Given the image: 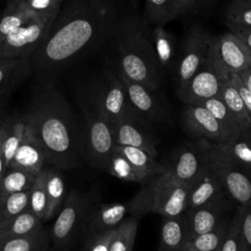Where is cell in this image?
I'll list each match as a JSON object with an SVG mask.
<instances>
[{"mask_svg":"<svg viewBox=\"0 0 251 251\" xmlns=\"http://www.w3.org/2000/svg\"><path fill=\"white\" fill-rule=\"evenodd\" d=\"M183 251H188V250H185V249H183Z\"/></svg>","mask_w":251,"mask_h":251,"instance_id":"obj_55","label":"cell"},{"mask_svg":"<svg viewBox=\"0 0 251 251\" xmlns=\"http://www.w3.org/2000/svg\"><path fill=\"white\" fill-rule=\"evenodd\" d=\"M49 243L50 235L42 227L31 234L0 242V251H47Z\"/></svg>","mask_w":251,"mask_h":251,"instance_id":"obj_32","label":"cell"},{"mask_svg":"<svg viewBox=\"0 0 251 251\" xmlns=\"http://www.w3.org/2000/svg\"><path fill=\"white\" fill-rule=\"evenodd\" d=\"M12 1H14L15 3H21V2H23V1H25V0H12Z\"/></svg>","mask_w":251,"mask_h":251,"instance_id":"obj_51","label":"cell"},{"mask_svg":"<svg viewBox=\"0 0 251 251\" xmlns=\"http://www.w3.org/2000/svg\"><path fill=\"white\" fill-rule=\"evenodd\" d=\"M25 11L33 18H56L62 2L60 0H25L21 2Z\"/></svg>","mask_w":251,"mask_h":251,"instance_id":"obj_40","label":"cell"},{"mask_svg":"<svg viewBox=\"0 0 251 251\" xmlns=\"http://www.w3.org/2000/svg\"><path fill=\"white\" fill-rule=\"evenodd\" d=\"M218 144L242 171L251 176V129Z\"/></svg>","mask_w":251,"mask_h":251,"instance_id":"obj_27","label":"cell"},{"mask_svg":"<svg viewBox=\"0 0 251 251\" xmlns=\"http://www.w3.org/2000/svg\"><path fill=\"white\" fill-rule=\"evenodd\" d=\"M207 143L208 140L199 139L180 147L172 164L166 166L175 178L187 189L195 181L206 162Z\"/></svg>","mask_w":251,"mask_h":251,"instance_id":"obj_15","label":"cell"},{"mask_svg":"<svg viewBox=\"0 0 251 251\" xmlns=\"http://www.w3.org/2000/svg\"><path fill=\"white\" fill-rule=\"evenodd\" d=\"M2 113H3V110H2V108H0V119L3 117V114H2Z\"/></svg>","mask_w":251,"mask_h":251,"instance_id":"obj_52","label":"cell"},{"mask_svg":"<svg viewBox=\"0 0 251 251\" xmlns=\"http://www.w3.org/2000/svg\"><path fill=\"white\" fill-rule=\"evenodd\" d=\"M181 123L184 131L193 139H206L221 143L222 135L218 122L202 105L184 104L181 111Z\"/></svg>","mask_w":251,"mask_h":251,"instance_id":"obj_17","label":"cell"},{"mask_svg":"<svg viewBox=\"0 0 251 251\" xmlns=\"http://www.w3.org/2000/svg\"><path fill=\"white\" fill-rule=\"evenodd\" d=\"M126 215H130L128 202L105 203L88 210L82 226L86 234L113 229L126 218Z\"/></svg>","mask_w":251,"mask_h":251,"instance_id":"obj_19","label":"cell"},{"mask_svg":"<svg viewBox=\"0 0 251 251\" xmlns=\"http://www.w3.org/2000/svg\"><path fill=\"white\" fill-rule=\"evenodd\" d=\"M211 49V48H210ZM229 75L210 54L191 79L176 90L178 98L184 104L200 105L211 98L220 97L224 83Z\"/></svg>","mask_w":251,"mask_h":251,"instance_id":"obj_8","label":"cell"},{"mask_svg":"<svg viewBox=\"0 0 251 251\" xmlns=\"http://www.w3.org/2000/svg\"><path fill=\"white\" fill-rule=\"evenodd\" d=\"M41 222L28 208L0 226V242L33 233L42 228Z\"/></svg>","mask_w":251,"mask_h":251,"instance_id":"obj_25","label":"cell"},{"mask_svg":"<svg viewBox=\"0 0 251 251\" xmlns=\"http://www.w3.org/2000/svg\"><path fill=\"white\" fill-rule=\"evenodd\" d=\"M113 37L116 42L120 69L125 77L156 91L161 84V72L150 32L136 15L121 18Z\"/></svg>","mask_w":251,"mask_h":251,"instance_id":"obj_3","label":"cell"},{"mask_svg":"<svg viewBox=\"0 0 251 251\" xmlns=\"http://www.w3.org/2000/svg\"><path fill=\"white\" fill-rule=\"evenodd\" d=\"M119 74L125 85L130 106L143 120H145L148 124L163 123L168 121V114L154 94L155 91L140 83L129 80L120 72Z\"/></svg>","mask_w":251,"mask_h":251,"instance_id":"obj_16","label":"cell"},{"mask_svg":"<svg viewBox=\"0 0 251 251\" xmlns=\"http://www.w3.org/2000/svg\"><path fill=\"white\" fill-rule=\"evenodd\" d=\"M106 173L123 181L134 182L139 185L145 181L127 159L115 148L108 162Z\"/></svg>","mask_w":251,"mask_h":251,"instance_id":"obj_37","label":"cell"},{"mask_svg":"<svg viewBox=\"0 0 251 251\" xmlns=\"http://www.w3.org/2000/svg\"><path fill=\"white\" fill-rule=\"evenodd\" d=\"M29 208V190L0 195V226Z\"/></svg>","mask_w":251,"mask_h":251,"instance_id":"obj_38","label":"cell"},{"mask_svg":"<svg viewBox=\"0 0 251 251\" xmlns=\"http://www.w3.org/2000/svg\"><path fill=\"white\" fill-rule=\"evenodd\" d=\"M208 154L228 199L240 207H251V176L242 171L218 143L208 141Z\"/></svg>","mask_w":251,"mask_h":251,"instance_id":"obj_7","label":"cell"},{"mask_svg":"<svg viewBox=\"0 0 251 251\" xmlns=\"http://www.w3.org/2000/svg\"><path fill=\"white\" fill-rule=\"evenodd\" d=\"M89 210L87 198L76 190L70 192L63 202L59 214L51 229L50 238L59 248H66L83 222Z\"/></svg>","mask_w":251,"mask_h":251,"instance_id":"obj_9","label":"cell"},{"mask_svg":"<svg viewBox=\"0 0 251 251\" xmlns=\"http://www.w3.org/2000/svg\"><path fill=\"white\" fill-rule=\"evenodd\" d=\"M25 116L42 146L46 166L62 171L75 169L84 162L81 126L53 83L40 84Z\"/></svg>","mask_w":251,"mask_h":251,"instance_id":"obj_2","label":"cell"},{"mask_svg":"<svg viewBox=\"0 0 251 251\" xmlns=\"http://www.w3.org/2000/svg\"><path fill=\"white\" fill-rule=\"evenodd\" d=\"M46 191H47V212L45 221L50 220L61 209L65 200L66 185L65 178L61 172L53 167L46 166Z\"/></svg>","mask_w":251,"mask_h":251,"instance_id":"obj_29","label":"cell"},{"mask_svg":"<svg viewBox=\"0 0 251 251\" xmlns=\"http://www.w3.org/2000/svg\"><path fill=\"white\" fill-rule=\"evenodd\" d=\"M226 23L251 28V3H231L226 13Z\"/></svg>","mask_w":251,"mask_h":251,"instance_id":"obj_42","label":"cell"},{"mask_svg":"<svg viewBox=\"0 0 251 251\" xmlns=\"http://www.w3.org/2000/svg\"><path fill=\"white\" fill-rule=\"evenodd\" d=\"M231 217L225 219L212 230L186 241L184 249L188 251H221L227 234Z\"/></svg>","mask_w":251,"mask_h":251,"instance_id":"obj_30","label":"cell"},{"mask_svg":"<svg viewBox=\"0 0 251 251\" xmlns=\"http://www.w3.org/2000/svg\"><path fill=\"white\" fill-rule=\"evenodd\" d=\"M46 166L42 146L26 120L24 138L8 168L22 169L37 176Z\"/></svg>","mask_w":251,"mask_h":251,"instance_id":"obj_20","label":"cell"},{"mask_svg":"<svg viewBox=\"0 0 251 251\" xmlns=\"http://www.w3.org/2000/svg\"><path fill=\"white\" fill-rule=\"evenodd\" d=\"M46 167V166H45ZM44 169L36 176L34 182L29 189V209L41 221H45L47 212V191H46V170Z\"/></svg>","mask_w":251,"mask_h":251,"instance_id":"obj_39","label":"cell"},{"mask_svg":"<svg viewBox=\"0 0 251 251\" xmlns=\"http://www.w3.org/2000/svg\"><path fill=\"white\" fill-rule=\"evenodd\" d=\"M79 105L82 116L80 126L83 161L96 170L106 172L116 145L112 125L86 96L81 98Z\"/></svg>","mask_w":251,"mask_h":251,"instance_id":"obj_5","label":"cell"},{"mask_svg":"<svg viewBox=\"0 0 251 251\" xmlns=\"http://www.w3.org/2000/svg\"><path fill=\"white\" fill-rule=\"evenodd\" d=\"M238 77L242 84L244 85V87L251 92V67L246 71L238 74Z\"/></svg>","mask_w":251,"mask_h":251,"instance_id":"obj_48","label":"cell"},{"mask_svg":"<svg viewBox=\"0 0 251 251\" xmlns=\"http://www.w3.org/2000/svg\"><path fill=\"white\" fill-rule=\"evenodd\" d=\"M231 205L232 202L226 193H222L197 208L187 209L183 214L186 241L219 226L228 217L227 213L230 211Z\"/></svg>","mask_w":251,"mask_h":251,"instance_id":"obj_12","label":"cell"},{"mask_svg":"<svg viewBox=\"0 0 251 251\" xmlns=\"http://www.w3.org/2000/svg\"><path fill=\"white\" fill-rule=\"evenodd\" d=\"M197 1V4H203V5H207L209 4L210 2L214 1V0H196Z\"/></svg>","mask_w":251,"mask_h":251,"instance_id":"obj_49","label":"cell"},{"mask_svg":"<svg viewBox=\"0 0 251 251\" xmlns=\"http://www.w3.org/2000/svg\"><path fill=\"white\" fill-rule=\"evenodd\" d=\"M150 35L160 68H168L176 53V40L174 35L166 30L164 25H155Z\"/></svg>","mask_w":251,"mask_h":251,"instance_id":"obj_33","label":"cell"},{"mask_svg":"<svg viewBox=\"0 0 251 251\" xmlns=\"http://www.w3.org/2000/svg\"><path fill=\"white\" fill-rule=\"evenodd\" d=\"M31 18L24 9L21 3L9 0L0 21V41L13 32L15 29L25 25Z\"/></svg>","mask_w":251,"mask_h":251,"instance_id":"obj_36","label":"cell"},{"mask_svg":"<svg viewBox=\"0 0 251 251\" xmlns=\"http://www.w3.org/2000/svg\"><path fill=\"white\" fill-rule=\"evenodd\" d=\"M116 228L86 234L87 237L84 242L82 251H109L111 241L116 232Z\"/></svg>","mask_w":251,"mask_h":251,"instance_id":"obj_43","label":"cell"},{"mask_svg":"<svg viewBox=\"0 0 251 251\" xmlns=\"http://www.w3.org/2000/svg\"><path fill=\"white\" fill-rule=\"evenodd\" d=\"M130 215L137 218L155 213L165 218H175L187 209V188L181 185L167 170L148 177L134 197L128 201Z\"/></svg>","mask_w":251,"mask_h":251,"instance_id":"obj_4","label":"cell"},{"mask_svg":"<svg viewBox=\"0 0 251 251\" xmlns=\"http://www.w3.org/2000/svg\"><path fill=\"white\" fill-rule=\"evenodd\" d=\"M120 14L114 0H65L48 33L29 58L40 84L113 37Z\"/></svg>","mask_w":251,"mask_h":251,"instance_id":"obj_1","label":"cell"},{"mask_svg":"<svg viewBox=\"0 0 251 251\" xmlns=\"http://www.w3.org/2000/svg\"><path fill=\"white\" fill-rule=\"evenodd\" d=\"M197 5L196 0H146L143 21L146 25H164Z\"/></svg>","mask_w":251,"mask_h":251,"instance_id":"obj_21","label":"cell"},{"mask_svg":"<svg viewBox=\"0 0 251 251\" xmlns=\"http://www.w3.org/2000/svg\"><path fill=\"white\" fill-rule=\"evenodd\" d=\"M114 148L127 159L144 180L152 176H156L167 171V167L165 165L158 162L156 158L139 148L122 145H115Z\"/></svg>","mask_w":251,"mask_h":251,"instance_id":"obj_24","label":"cell"},{"mask_svg":"<svg viewBox=\"0 0 251 251\" xmlns=\"http://www.w3.org/2000/svg\"><path fill=\"white\" fill-rule=\"evenodd\" d=\"M242 251H251V207H240Z\"/></svg>","mask_w":251,"mask_h":251,"instance_id":"obj_44","label":"cell"},{"mask_svg":"<svg viewBox=\"0 0 251 251\" xmlns=\"http://www.w3.org/2000/svg\"><path fill=\"white\" fill-rule=\"evenodd\" d=\"M30 75L29 58L0 56V108L10 94Z\"/></svg>","mask_w":251,"mask_h":251,"instance_id":"obj_22","label":"cell"},{"mask_svg":"<svg viewBox=\"0 0 251 251\" xmlns=\"http://www.w3.org/2000/svg\"><path fill=\"white\" fill-rule=\"evenodd\" d=\"M222 193H225L224 187L221 178L210 160L207 143L206 162L195 181L187 189V209L197 208Z\"/></svg>","mask_w":251,"mask_h":251,"instance_id":"obj_18","label":"cell"},{"mask_svg":"<svg viewBox=\"0 0 251 251\" xmlns=\"http://www.w3.org/2000/svg\"><path fill=\"white\" fill-rule=\"evenodd\" d=\"M1 17H2V12L0 11V21H1Z\"/></svg>","mask_w":251,"mask_h":251,"instance_id":"obj_53","label":"cell"},{"mask_svg":"<svg viewBox=\"0 0 251 251\" xmlns=\"http://www.w3.org/2000/svg\"><path fill=\"white\" fill-rule=\"evenodd\" d=\"M36 176L22 169L8 168L0 181V195L29 190Z\"/></svg>","mask_w":251,"mask_h":251,"instance_id":"obj_34","label":"cell"},{"mask_svg":"<svg viewBox=\"0 0 251 251\" xmlns=\"http://www.w3.org/2000/svg\"><path fill=\"white\" fill-rule=\"evenodd\" d=\"M232 3H251V0H234Z\"/></svg>","mask_w":251,"mask_h":251,"instance_id":"obj_50","label":"cell"},{"mask_svg":"<svg viewBox=\"0 0 251 251\" xmlns=\"http://www.w3.org/2000/svg\"><path fill=\"white\" fill-rule=\"evenodd\" d=\"M220 98L229 110L233 118L236 120L242 130H250L251 123L248 112L245 108L241 96L239 95L236 87L231 81L230 76H228L224 83Z\"/></svg>","mask_w":251,"mask_h":251,"instance_id":"obj_31","label":"cell"},{"mask_svg":"<svg viewBox=\"0 0 251 251\" xmlns=\"http://www.w3.org/2000/svg\"><path fill=\"white\" fill-rule=\"evenodd\" d=\"M226 25L229 27L230 32H232L237 37H239L245 43L248 49L251 51V28L241 27V26L230 25V24H226Z\"/></svg>","mask_w":251,"mask_h":251,"instance_id":"obj_46","label":"cell"},{"mask_svg":"<svg viewBox=\"0 0 251 251\" xmlns=\"http://www.w3.org/2000/svg\"><path fill=\"white\" fill-rule=\"evenodd\" d=\"M6 132L3 141V154L6 170L8 169L18 147L20 146L25 126H26V116L24 114H15L10 117H5Z\"/></svg>","mask_w":251,"mask_h":251,"instance_id":"obj_28","label":"cell"},{"mask_svg":"<svg viewBox=\"0 0 251 251\" xmlns=\"http://www.w3.org/2000/svg\"><path fill=\"white\" fill-rule=\"evenodd\" d=\"M240 219H241L240 209L237 206L231 217L227 234L221 248V251H242Z\"/></svg>","mask_w":251,"mask_h":251,"instance_id":"obj_41","label":"cell"},{"mask_svg":"<svg viewBox=\"0 0 251 251\" xmlns=\"http://www.w3.org/2000/svg\"><path fill=\"white\" fill-rule=\"evenodd\" d=\"M6 132V124H5V117L0 119V181L1 178L6 171L5 161H4V154H3V141Z\"/></svg>","mask_w":251,"mask_h":251,"instance_id":"obj_47","label":"cell"},{"mask_svg":"<svg viewBox=\"0 0 251 251\" xmlns=\"http://www.w3.org/2000/svg\"><path fill=\"white\" fill-rule=\"evenodd\" d=\"M138 230V219L126 217L116 228L109 251H132Z\"/></svg>","mask_w":251,"mask_h":251,"instance_id":"obj_35","label":"cell"},{"mask_svg":"<svg viewBox=\"0 0 251 251\" xmlns=\"http://www.w3.org/2000/svg\"><path fill=\"white\" fill-rule=\"evenodd\" d=\"M211 54L228 74H240L251 67V51L232 32L212 35Z\"/></svg>","mask_w":251,"mask_h":251,"instance_id":"obj_13","label":"cell"},{"mask_svg":"<svg viewBox=\"0 0 251 251\" xmlns=\"http://www.w3.org/2000/svg\"><path fill=\"white\" fill-rule=\"evenodd\" d=\"M148 126L149 124L136 112L125 116L112 125L115 144L139 148L157 158L156 139L150 133Z\"/></svg>","mask_w":251,"mask_h":251,"instance_id":"obj_14","label":"cell"},{"mask_svg":"<svg viewBox=\"0 0 251 251\" xmlns=\"http://www.w3.org/2000/svg\"><path fill=\"white\" fill-rule=\"evenodd\" d=\"M56 18H31L0 41V56L30 58Z\"/></svg>","mask_w":251,"mask_h":251,"instance_id":"obj_10","label":"cell"},{"mask_svg":"<svg viewBox=\"0 0 251 251\" xmlns=\"http://www.w3.org/2000/svg\"><path fill=\"white\" fill-rule=\"evenodd\" d=\"M60 1H61V2H62V3H63V2H64V1H65V0H60Z\"/></svg>","mask_w":251,"mask_h":251,"instance_id":"obj_54","label":"cell"},{"mask_svg":"<svg viewBox=\"0 0 251 251\" xmlns=\"http://www.w3.org/2000/svg\"><path fill=\"white\" fill-rule=\"evenodd\" d=\"M47 251H51V250H49V249H48V250H47Z\"/></svg>","mask_w":251,"mask_h":251,"instance_id":"obj_56","label":"cell"},{"mask_svg":"<svg viewBox=\"0 0 251 251\" xmlns=\"http://www.w3.org/2000/svg\"><path fill=\"white\" fill-rule=\"evenodd\" d=\"M185 242L186 230L183 215L175 218L163 217L156 251H183Z\"/></svg>","mask_w":251,"mask_h":251,"instance_id":"obj_23","label":"cell"},{"mask_svg":"<svg viewBox=\"0 0 251 251\" xmlns=\"http://www.w3.org/2000/svg\"><path fill=\"white\" fill-rule=\"evenodd\" d=\"M212 35L201 26H192L182 45L176 68L177 90L182 88L210 54Z\"/></svg>","mask_w":251,"mask_h":251,"instance_id":"obj_11","label":"cell"},{"mask_svg":"<svg viewBox=\"0 0 251 251\" xmlns=\"http://www.w3.org/2000/svg\"><path fill=\"white\" fill-rule=\"evenodd\" d=\"M86 97L111 125L135 112L128 102L120 74L115 70L102 72L93 81Z\"/></svg>","mask_w":251,"mask_h":251,"instance_id":"obj_6","label":"cell"},{"mask_svg":"<svg viewBox=\"0 0 251 251\" xmlns=\"http://www.w3.org/2000/svg\"><path fill=\"white\" fill-rule=\"evenodd\" d=\"M200 105L204 106L218 122L222 135L221 143H225L239 134L240 132L246 131L242 130L236 120L233 118V116L220 97L211 98L204 101Z\"/></svg>","mask_w":251,"mask_h":251,"instance_id":"obj_26","label":"cell"},{"mask_svg":"<svg viewBox=\"0 0 251 251\" xmlns=\"http://www.w3.org/2000/svg\"><path fill=\"white\" fill-rule=\"evenodd\" d=\"M229 76H230V79L233 82L234 86L236 87L239 95L241 96V98L243 100V103H244L245 108L248 112V115H249V118H250V123H251V92L248 91L244 87V85L240 81L237 74H231V75H229Z\"/></svg>","mask_w":251,"mask_h":251,"instance_id":"obj_45","label":"cell"}]
</instances>
